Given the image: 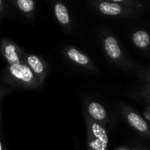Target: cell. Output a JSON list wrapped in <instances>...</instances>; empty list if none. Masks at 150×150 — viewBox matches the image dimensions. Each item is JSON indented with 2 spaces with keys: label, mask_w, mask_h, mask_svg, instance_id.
<instances>
[{
  "label": "cell",
  "mask_w": 150,
  "mask_h": 150,
  "mask_svg": "<svg viewBox=\"0 0 150 150\" xmlns=\"http://www.w3.org/2000/svg\"><path fill=\"white\" fill-rule=\"evenodd\" d=\"M122 113L127 123L137 132L150 138V126L144 118H142L137 112L125 104H122Z\"/></svg>",
  "instance_id": "3"
},
{
  "label": "cell",
  "mask_w": 150,
  "mask_h": 150,
  "mask_svg": "<svg viewBox=\"0 0 150 150\" xmlns=\"http://www.w3.org/2000/svg\"><path fill=\"white\" fill-rule=\"evenodd\" d=\"M1 84L13 91L15 89H35L40 88L35 74L25 62L7 65L3 71Z\"/></svg>",
  "instance_id": "1"
},
{
  "label": "cell",
  "mask_w": 150,
  "mask_h": 150,
  "mask_svg": "<svg viewBox=\"0 0 150 150\" xmlns=\"http://www.w3.org/2000/svg\"><path fill=\"white\" fill-rule=\"evenodd\" d=\"M132 42L139 49H146L150 45V35L144 30H138L132 35Z\"/></svg>",
  "instance_id": "10"
},
{
  "label": "cell",
  "mask_w": 150,
  "mask_h": 150,
  "mask_svg": "<svg viewBox=\"0 0 150 150\" xmlns=\"http://www.w3.org/2000/svg\"><path fill=\"white\" fill-rule=\"evenodd\" d=\"M88 150H108L109 136L105 126L94 121L85 113Z\"/></svg>",
  "instance_id": "2"
},
{
  "label": "cell",
  "mask_w": 150,
  "mask_h": 150,
  "mask_svg": "<svg viewBox=\"0 0 150 150\" xmlns=\"http://www.w3.org/2000/svg\"><path fill=\"white\" fill-rule=\"evenodd\" d=\"M141 95L144 98L150 102V83L146 84L141 89Z\"/></svg>",
  "instance_id": "14"
},
{
  "label": "cell",
  "mask_w": 150,
  "mask_h": 150,
  "mask_svg": "<svg viewBox=\"0 0 150 150\" xmlns=\"http://www.w3.org/2000/svg\"><path fill=\"white\" fill-rule=\"evenodd\" d=\"M3 55L8 65L22 64L25 62L24 57H21L20 55L19 49L12 43L5 45L3 50Z\"/></svg>",
  "instance_id": "8"
},
{
  "label": "cell",
  "mask_w": 150,
  "mask_h": 150,
  "mask_svg": "<svg viewBox=\"0 0 150 150\" xmlns=\"http://www.w3.org/2000/svg\"><path fill=\"white\" fill-rule=\"evenodd\" d=\"M64 54L70 61L84 69L89 70L91 71H97V68L95 63L91 60V58L76 48L67 47L64 50Z\"/></svg>",
  "instance_id": "5"
},
{
  "label": "cell",
  "mask_w": 150,
  "mask_h": 150,
  "mask_svg": "<svg viewBox=\"0 0 150 150\" xmlns=\"http://www.w3.org/2000/svg\"><path fill=\"white\" fill-rule=\"evenodd\" d=\"M86 113L96 122L105 126L108 122V112L105 108L97 102H89L86 106Z\"/></svg>",
  "instance_id": "7"
},
{
  "label": "cell",
  "mask_w": 150,
  "mask_h": 150,
  "mask_svg": "<svg viewBox=\"0 0 150 150\" xmlns=\"http://www.w3.org/2000/svg\"><path fill=\"white\" fill-rule=\"evenodd\" d=\"M55 15L58 22L63 26H69L70 24V15L67 8L64 5L57 3L55 5Z\"/></svg>",
  "instance_id": "11"
},
{
  "label": "cell",
  "mask_w": 150,
  "mask_h": 150,
  "mask_svg": "<svg viewBox=\"0 0 150 150\" xmlns=\"http://www.w3.org/2000/svg\"><path fill=\"white\" fill-rule=\"evenodd\" d=\"M145 81H146L147 82H149L150 83V71L146 74V79H144Z\"/></svg>",
  "instance_id": "17"
},
{
  "label": "cell",
  "mask_w": 150,
  "mask_h": 150,
  "mask_svg": "<svg viewBox=\"0 0 150 150\" xmlns=\"http://www.w3.org/2000/svg\"><path fill=\"white\" fill-rule=\"evenodd\" d=\"M110 1H112V2H114V3H119V2H124V1H125V0H110Z\"/></svg>",
  "instance_id": "18"
},
{
  "label": "cell",
  "mask_w": 150,
  "mask_h": 150,
  "mask_svg": "<svg viewBox=\"0 0 150 150\" xmlns=\"http://www.w3.org/2000/svg\"><path fill=\"white\" fill-rule=\"evenodd\" d=\"M135 150H146V149H141L140 148V149H135Z\"/></svg>",
  "instance_id": "20"
},
{
  "label": "cell",
  "mask_w": 150,
  "mask_h": 150,
  "mask_svg": "<svg viewBox=\"0 0 150 150\" xmlns=\"http://www.w3.org/2000/svg\"><path fill=\"white\" fill-rule=\"evenodd\" d=\"M103 48L105 53L114 63L118 64H123L124 56L122 50L117 41V39L112 35H106L103 39Z\"/></svg>",
  "instance_id": "6"
},
{
  "label": "cell",
  "mask_w": 150,
  "mask_h": 150,
  "mask_svg": "<svg viewBox=\"0 0 150 150\" xmlns=\"http://www.w3.org/2000/svg\"><path fill=\"white\" fill-rule=\"evenodd\" d=\"M24 61L35 74L40 87H42L46 78V75L48 73L47 63L40 57L33 54L25 55Z\"/></svg>",
  "instance_id": "4"
},
{
  "label": "cell",
  "mask_w": 150,
  "mask_h": 150,
  "mask_svg": "<svg viewBox=\"0 0 150 150\" xmlns=\"http://www.w3.org/2000/svg\"><path fill=\"white\" fill-rule=\"evenodd\" d=\"M0 150H4V147H3V145H2V142H1V139H0Z\"/></svg>",
  "instance_id": "19"
},
{
  "label": "cell",
  "mask_w": 150,
  "mask_h": 150,
  "mask_svg": "<svg viewBox=\"0 0 150 150\" xmlns=\"http://www.w3.org/2000/svg\"><path fill=\"white\" fill-rule=\"evenodd\" d=\"M98 9L100 13L108 16H117L124 12L123 7L114 2H101L98 4Z\"/></svg>",
  "instance_id": "9"
},
{
  "label": "cell",
  "mask_w": 150,
  "mask_h": 150,
  "mask_svg": "<svg viewBox=\"0 0 150 150\" xmlns=\"http://www.w3.org/2000/svg\"><path fill=\"white\" fill-rule=\"evenodd\" d=\"M143 115H144V117L146 118V120H147L148 122H150V105L147 106L144 112H143Z\"/></svg>",
  "instance_id": "15"
},
{
  "label": "cell",
  "mask_w": 150,
  "mask_h": 150,
  "mask_svg": "<svg viewBox=\"0 0 150 150\" xmlns=\"http://www.w3.org/2000/svg\"><path fill=\"white\" fill-rule=\"evenodd\" d=\"M114 150H132V149H130V148H128L126 146H119V147H117Z\"/></svg>",
  "instance_id": "16"
},
{
  "label": "cell",
  "mask_w": 150,
  "mask_h": 150,
  "mask_svg": "<svg viewBox=\"0 0 150 150\" xmlns=\"http://www.w3.org/2000/svg\"><path fill=\"white\" fill-rule=\"evenodd\" d=\"M13 90L9 88H6L5 86H3L2 84H0V103H1L2 100L9 94H11ZM0 117H1V112H0Z\"/></svg>",
  "instance_id": "13"
},
{
  "label": "cell",
  "mask_w": 150,
  "mask_h": 150,
  "mask_svg": "<svg viewBox=\"0 0 150 150\" xmlns=\"http://www.w3.org/2000/svg\"><path fill=\"white\" fill-rule=\"evenodd\" d=\"M17 2H18V6L20 9L25 13L31 12L35 7V4L33 0H17Z\"/></svg>",
  "instance_id": "12"
},
{
  "label": "cell",
  "mask_w": 150,
  "mask_h": 150,
  "mask_svg": "<svg viewBox=\"0 0 150 150\" xmlns=\"http://www.w3.org/2000/svg\"><path fill=\"white\" fill-rule=\"evenodd\" d=\"M2 5V1H1V0H0V6H1Z\"/></svg>",
  "instance_id": "21"
}]
</instances>
